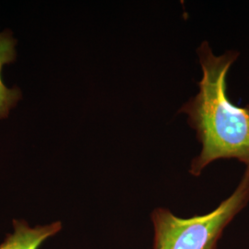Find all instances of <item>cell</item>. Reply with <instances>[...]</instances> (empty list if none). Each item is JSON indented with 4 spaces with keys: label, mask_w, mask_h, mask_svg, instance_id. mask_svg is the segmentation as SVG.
<instances>
[{
    "label": "cell",
    "mask_w": 249,
    "mask_h": 249,
    "mask_svg": "<svg viewBox=\"0 0 249 249\" xmlns=\"http://www.w3.org/2000/svg\"><path fill=\"white\" fill-rule=\"evenodd\" d=\"M196 53L202 70L199 90L178 111L187 115L201 144L189 173L198 177L209 164L222 159L239 160L249 167V107L234 106L226 92V77L239 53L229 50L215 55L207 41Z\"/></svg>",
    "instance_id": "obj_1"
},
{
    "label": "cell",
    "mask_w": 249,
    "mask_h": 249,
    "mask_svg": "<svg viewBox=\"0 0 249 249\" xmlns=\"http://www.w3.org/2000/svg\"><path fill=\"white\" fill-rule=\"evenodd\" d=\"M13 223L14 231L0 245V249H39L46 239L56 234L62 227L59 222L36 227H31L21 220H15Z\"/></svg>",
    "instance_id": "obj_4"
},
{
    "label": "cell",
    "mask_w": 249,
    "mask_h": 249,
    "mask_svg": "<svg viewBox=\"0 0 249 249\" xmlns=\"http://www.w3.org/2000/svg\"><path fill=\"white\" fill-rule=\"evenodd\" d=\"M249 202V167L231 196L210 213L179 218L168 209L151 213L153 249H216L224 229Z\"/></svg>",
    "instance_id": "obj_2"
},
{
    "label": "cell",
    "mask_w": 249,
    "mask_h": 249,
    "mask_svg": "<svg viewBox=\"0 0 249 249\" xmlns=\"http://www.w3.org/2000/svg\"><path fill=\"white\" fill-rule=\"evenodd\" d=\"M18 41L8 29L0 31V120L9 117L22 97L18 87H8L2 80V70L5 66L15 62L17 58Z\"/></svg>",
    "instance_id": "obj_3"
}]
</instances>
